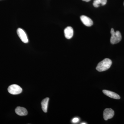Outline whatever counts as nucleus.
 I'll return each mask as SVG.
<instances>
[{
  "label": "nucleus",
  "mask_w": 124,
  "mask_h": 124,
  "mask_svg": "<svg viewBox=\"0 0 124 124\" xmlns=\"http://www.w3.org/2000/svg\"><path fill=\"white\" fill-rule=\"evenodd\" d=\"M112 64V62L110 59L106 58L98 64L96 69L99 72L106 71L110 67Z\"/></svg>",
  "instance_id": "f257e3e1"
},
{
  "label": "nucleus",
  "mask_w": 124,
  "mask_h": 124,
  "mask_svg": "<svg viewBox=\"0 0 124 124\" xmlns=\"http://www.w3.org/2000/svg\"><path fill=\"white\" fill-rule=\"evenodd\" d=\"M111 36L110 38V42L112 44H117L121 41L122 36L121 33L119 31H115L114 29L112 28L110 31Z\"/></svg>",
  "instance_id": "f03ea898"
},
{
  "label": "nucleus",
  "mask_w": 124,
  "mask_h": 124,
  "mask_svg": "<svg viewBox=\"0 0 124 124\" xmlns=\"http://www.w3.org/2000/svg\"><path fill=\"white\" fill-rule=\"evenodd\" d=\"M8 91L10 93L13 95L19 94L22 92V89L17 85H11L9 86Z\"/></svg>",
  "instance_id": "7ed1b4c3"
},
{
  "label": "nucleus",
  "mask_w": 124,
  "mask_h": 124,
  "mask_svg": "<svg viewBox=\"0 0 124 124\" xmlns=\"http://www.w3.org/2000/svg\"><path fill=\"white\" fill-rule=\"evenodd\" d=\"M17 33L20 39L23 43H27L28 39L26 32L23 29L20 28H18L17 30Z\"/></svg>",
  "instance_id": "20e7f679"
},
{
  "label": "nucleus",
  "mask_w": 124,
  "mask_h": 124,
  "mask_svg": "<svg viewBox=\"0 0 124 124\" xmlns=\"http://www.w3.org/2000/svg\"><path fill=\"white\" fill-rule=\"evenodd\" d=\"M115 115V112L111 108H106L103 112V118L105 120L112 118Z\"/></svg>",
  "instance_id": "39448f33"
},
{
  "label": "nucleus",
  "mask_w": 124,
  "mask_h": 124,
  "mask_svg": "<svg viewBox=\"0 0 124 124\" xmlns=\"http://www.w3.org/2000/svg\"><path fill=\"white\" fill-rule=\"evenodd\" d=\"M80 18L82 23L86 26L90 27L93 25V21L89 17L85 16L82 15L81 16Z\"/></svg>",
  "instance_id": "423d86ee"
},
{
  "label": "nucleus",
  "mask_w": 124,
  "mask_h": 124,
  "mask_svg": "<svg viewBox=\"0 0 124 124\" xmlns=\"http://www.w3.org/2000/svg\"><path fill=\"white\" fill-rule=\"evenodd\" d=\"M64 36L67 39H70L72 38L73 35V30L72 27H67L64 30Z\"/></svg>",
  "instance_id": "0eeeda50"
},
{
  "label": "nucleus",
  "mask_w": 124,
  "mask_h": 124,
  "mask_svg": "<svg viewBox=\"0 0 124 124\" xmlns=\"http://www.w3.org/2000/svg\"><path fill=\"white\" fill-rule=\"evenodd\" d=\"M103 93L105 95H107L109 97L115 99H120V97L119 95L114 92H112V91L104 90H103Z\"/></svg>",
  "instance_id": "6e6552de"
},
{
  "label": "nucleus",
  "mask_w": 124,
  "mask_h": 124,
  "mask_svg": "<svg viewBox=\"0 0 124 124\" xmlns=\"http://www.w3.org/2000/svg\"><path fill=\"white\" fill-rule=\"evenodd\" d=\"M16 113L20 116H26L27 115L28 112L26 108L22 107H18L15 109Z\"/></svg>",
  "instance_id": "1a4fd4ad"
},
{
  "label": "nucleus",
  "mask_w": 124,
  "mask_h": 124,
  "mask_svg": "<svg viewBox=\"0 0 124 124\" xmlns=\"http://www.w3.org/2000/svg\"><path fill=\"white\" fill-rule=\"evenodd\" d=\"M49 100V98H46L42 100V101L41 102V104L42 110L45 113H46L47 111Z\"/></svg>",
  "instance_id": "9d476101"
},
{
  "label": "nucleus",
  "mask_w": 124,
  "mask_h": 124,
  "mask_svg": "<svg viewBox=\"0 0 124 124\" xmlns=\"http://www.w3.org/2000/svg\"><path fill=\"white\" fill-rule=\"evenodd\" d=\"M101 3V0H94L93 2V5L94 7L97 8L99 7Z\"/></svg>",
  "instance_id": "9b49d317"
},
{
  "label": "nucleus",
  "mask_w": 124,
  "mask_h": 124,
  "mask_svg": "<svg viewBox=\"0 0 124 124\" xmlns=\"http://www.w3.org/2000/svg\"><path fill=\"white\" fill-rule=\"evenodd\" d=\"M79 121V119L78 117H75L73 118V119L72 120V122L73 123H76L78 122Z\"/></svg>",
  "instance_id": "f8f14e48"
},
{
  "label": "nucleus",
  "mask_w": 124,
  "mask_h": 124,
  "mask_svg": "<svg viewBox=\"0 0 124 124\" xmlns=\"http://www.w3.org/2000/svg\"><path fill=\"white\" fill-rule=\"evenodd\" d=\"M107 0H101V5L102 6H104L106 4Z\"/></svg>",
  "instance_id": "ddd939ff"
},
{
  "label": "nucleus",
  "mask_w": 124,
  "mask_h": 124,
  "mask_svg": "<svg viewBox=\"0 0 124 124\" xmlns=\"http://www.w3.org/2000/svg\"><path fill=\"white\" fill-rule=\"evenodd\" d=\"M82 0L84 1H86V2H89V1H90L91 0Z\"/></svg>",
  "instance_id": "4468645a"
},
{
  "label": "nucleus",
  "mask_w": 124,
  "mask_h": 124,
  "mask_svg": "<svg viewBox=\"0 0 124 124\" xmlns=\"http://www.w3.org/2000/svg\"><path fill=\"white\" fill-rule=\"evenodd\" d=\"M81 124H86V123H81Z\"/></svg>",
  "instance_id": "2eb2a0df"
},
{
  "label": "nucleus",
  "mask_w": 124,
  "mask_h": 124,
  "mask_svg": "<svg viewBox=\"0 0 124 124\" xmlns=\"http://www.w3.org/2000/svg\"></svg>",
  "instance_id": "dca6fc26"
}]
</instances>
